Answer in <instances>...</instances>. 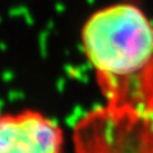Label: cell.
<instances>
[{
  "mask_svg": "<svg viewBox=\"0 0 153 153\" xmlns=\"http://www.w3.org/2000/svg\"><path fill=\"white\" fill-rule=\"evenodd\" d=\"M80 41L106 105L153 107V23L139 7L115 3L93 12Z\"/></svg>",
  "mask_w": 153,
  "mask_h": 153,
  "instance_id": "6da1fadb",
  "label": "cell"
},
{
  "mask_svg": "<svg viewBox=\"0 0 153 153\" xmlns=\"http://www.w3.org/2000/svg\"><path fill=\"white\" fill-rule=\"evenodd\" d=\"M73 146L74 153H153V107L89 110L73 128Z\"/></svg>",
  "mask_w": 153,
  "mask_h": 153,
  "instance_id": "7a4b0ae2",
  "label": "cell"
},
{
  "mask_svg": "<svg viewBox=\"0 0 153 153\" xmlns=\"http://www.w3.org/2000/svg\"><path fill=\"white\" fill-rule=\"evenodd\" d=\"M0 153H64V131L35 110L0 114Z\"/></svg>",
  "mask_w": 153,
  "mask_h": 153,
  "instance_id": "3957f363",
  "label": "cell"
}]
</instances>
